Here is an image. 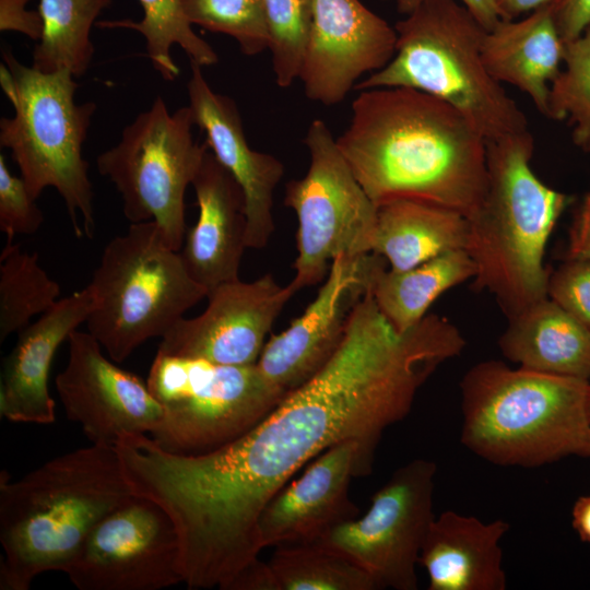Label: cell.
<instances>
[{
    "label": "cell",
    "instance_id": "obj_1",
    "mask_svg": "<svg viewBox=\"0 0 590 590\" xmlns=\"http://www.w3.org/2000/svg\"><path fill=\"white\" fill-rule=\"evenodd\" d=\"M456 353L451 332L437 317L400 332L367 292L326 365L235 440L181 456L145 434L119 439L132 491L162 507L175 526L182 582L227 590L259 558V517L292 476L342 440L376 450L384 432L410 413L420 388Z\"/></svg>",
    "mask_w": 590,
    "mask_h": 590
},
{
    "label": "cell",
    "instance_id": "obj_2",
    "mask_svg": "<svg viewBox=\"0 0 590 590\" xmlns=\"http://www.w3.org/2000/svg\"><path fill=\"white\" fill-rule=\"evenodd\" d=\"M357 92L337 144L374 204L416 200L469 217L486 189L485 138L461 113L425 92Z\"/></svg>",
    "mask_w": 590,
    "mask_h": 590
},
{
    "label": "cell",
    "instance_id": "obj_3",
    "mask_svg": "<svg viewBox=\"0 0 590 590\" xmlns=\"http://www.w3.org/2000/svg\"><path fill=\"white\" fill-rule=\"evenodd\" d=\"M134 495L113 445L72 450L13 482L2 471L0 589L27 590L43 573H64L91 530Z\"/></svg>",
    "mask_w": 590,
    "mask_h": 590
},
{
    "label": "cell",
    "instance_id": "obj_4",
    "mask_svg": "<svg viewBox=\"0 0 590 590\" xmlns=\"http://www.w3.org/2000/svg\"><path fill=\"white\" fill-rule=\"evenodd\" d=\"M533 152L529 130L486 141L485 193L467 217L472 286L493 295L508 319L547 297L545 246L569 202L534 174Z\"/></svg>",
    "mask_w": 590,
    "mask_h": 590
},
{
    "label": "cell",
    "instance_id": "obj_5",
    "mask_svg": "<svg viewBox=\"0 0 590 590\" xmlns=\"http://www.w3.org/2000/svg\"><path fill=\"white\" fill-rule=\"evenodd\" d=\"M461 442L494 464L534 468L587 457L589 380L484 361L462 377Z\"/></svg>",
    "mask_w": 590,
    "mask_h": 590
},
{
    "label": "cell",
    "instance_id": "obj_6",
    "mask_svg": "<svg viewBox=\"0 0 590 590\" xmlns=\"http://www.w3.org/2000/svg\"><path fill=\"white\" fill-rule=\"evenodd\" d=\"M396 54L354 90L410 87L461 113L486 141L528 130L521 108L485 67L487 32L457 0H423L397 22Z\"/></svg>",
    "mask_w": 590,
    "mask_h": 590
},
{
    "label": "cell",
    "instance_id": "obj_7",
    "mask_svg": "<svg viewBox=\"0 0 590 590\" xmlns=\"http://www.w3.org/2000/svg\"><path fill=\"white\" fill-rule=\"evenodd\" d=\"M0 84L13 106L0 119V145L10 151L31 194L51 187L61 196L76 237H93V186L83 145L96 104H76L78 84L67 70L44 73L2 48Z\"/></svg>",
    "mask_w": 590,
    "mask_h": 590
},
{
    "label": "cell",
    "instance_id": "obj_8",
    "mask_svg": "<svg viewBox=\"0 0 590 590\" xmlns=\"http://www.w3.org/2000/svg\"><path fill=\"white\" fill-rule=\"evenodd\" d=\"M86 286L93 298L87 332L115 363L162 338L208 295L153 221L131 223L110 239Z\"/></svg>",
    "mask_w": 590,
    "mask_h": 590
},
{
    "label": "cell",
    "instance_id": "obj_9",
    "mask_svg": "<svg viewBox=\"0 0 590 590\" xmlns=\"http://www.w3.org/2000/svg\"><path fill=\"white\" fill-rule=\"evenodd\" d=\"M146 385L162 408L149 437L175 455L198 456L240 437L262 421L286 392L257 365H217L157 352Z\"/></svg>",
    "mask_w": 590,
    "mask_h": 590
},
{
    "label": "cell",
    "instance_id": "obj_10",
    "mask_svg": "<svg viewBox=\"0 0 590 590\" xmlns=\"http://www.w3.org/2000/svg\"><path fill=\"white\" fill-rule=\"evenodd\" d=\"M189 105L170 113L157 96L122 130L119 142L101 153L96 167L116 187L130 223L155 222L180 250L187 225L185 193L209 150L192 133Z\"/></svg>",
    "mask_w": 590,
    "mask_h": 590
},
{
    "label": "cell",
    "instance_id": "obj_11",
    "mask_svg": "<svg viewBox=\"0 0 590 590\" xmlns=\"http://www.w3.org/2000/svg\"><path fill=\"white\" fill-rule=\"evenodd\" d=\"M304 143L308 169L288 181L284 193V204L298 221L295 275L290 282L296 292L323 281L338 256L371 252L378 211L324 121L312 120Z\"/></svg>",
    "mask_w": 590,
    "mask_h": 590
},
{
    "label": "cell",
    "instance_id": "obj_12",
    "mask_svg": "<svg viewBox=\"0 0 590 590\" xmlns=\"http://www.w3.org/2000/svg\"><path fill=\"white\" fill-rule=\"evenodd\" d=\"M436 471L430 460L408 462L374 494L364 516L335 527L317 542L359 566L379 589L416 590V565L435 519Z\"/></svg>",
    "mask_w": 590,
    "mask_h": 590
},
{
    "label": "cell",
    "instance_id": "obj_13",
    "mask_svg": "<svg viewBox=\"0 0 590 590\" xmlns=\"http://www.w3.org/2000/svg\"><path fill=\"white\" fill-rule=\"evenodd\" d=\"M80 590H158L182 582L175 526L153 500L134 495L88 533L64 570Z\"/></svg>",
    "mask_w": 590,
    "mask_h": 590
},
{
    "label": "cell",
    "instance_id": "obj_14",
    "mask_svg": "<svg viewBox=\"0 0 590 590\" xmlns=\"http://www.w3.org/2000/svg\"><path fill=\"white\" fill-rule=\"evenodd\" d=\"M384 263L374 252L333 259L314 300L266 342L256 363L260 373L286 393L310 379L341 345L355 305Z\"/></svg>",
    "mask_w": 590,
    "mask_h": 590
},
{
    "label": "cell",
    "instance_id": "obj_15",
    "mask_svg": "<svg viewBox=\"0 0 590 590\" xmlns=\"http://www.w3.org/2000/svg\"><path fill=\"white\" fill-rule=\"evenodd\" d=\"M295 288L267 273L255 281L222 283L208 295L205 310L182 317L162 338L157 352L217 365L257 363L266 338Z\"/></svg>",
    "mask_w": 590,
    "mask_h": 590
},
{
    "label": "cell",
    "instance_id": "obj_16",
    "mask_svg": "<svg viewBox=\"0 0 590 590\" xmlns=\"http://www.w3.org/2000/svg\"><path fill=\"white\" fill-rule=\"evenodd\" d=\"M69 358L55 379L68 418L92 444L113 445L123 436L149 435L162 408L146 382L109 361L87 331H73Z\"/></svg>",
    "mask_w": 590,
    "mask_h": 590
},
{
    "label": "cell",
    "instance_id": "obj_17",
    "mask_svg": "<svg viewBox=\"0 0 590 590\" xmlns=\"http://www.w3.org/2000/svg\"><path fill=\"white\" fill-rule=\"evenodd\" d=\"M397 32L359 0H312L309 37L299 72L305 95L341 103L359 79L396 54Z\"/></svg>",
    "mask_w": 590,
    "mask_h": 590
},
{
    "label": "cell",
    "instance_id": "obj_18",
    "mask_svg": "<svg viewBox=\"0 0 590 590\" xmlns=\"http://www.w3.org/2000/svg\"><path fill=\"white\" fill-rule=\"evenodd\" d=\"M375 450L357 439L342 440L316 457L263 508L258 520L262 547L316 542L359 516L350 497L354 476L371 471Z\"/></svg>",
    "mask_w": 590,
    "mask_h": 590
},
{
    "label": "cell",
    "instance_id": "obj_19",
    "mask_svg": "<svg viewBox=\"0 0 590 590\" xmlns=\"http://www.w3.org/2000/svg\"><path fill=\"white\" fill-rule=\"evenodd\" d=\"M187 94L209 150L244 193L247 248L261 249L274 231L273 193L284 175V165L278 157L249 146L236 103L213 91L202 67L192 61Z\"/></svg>",
    "mask_w": 590,
    "mask_h": 590
},
{
    "label": "cell",
    "instance_id": "obj_20",
    "mask_svg": "<svg viewBox=\"0 0 590 590\" xmlns=\"http://www.w3.org/2000/svg\"><path fill=\"white\" fill-rule=\"evenodd\" d=\"M93 309L87 286L59 299L52 307L19 332L12 351L3 358L0 413L14 423L55 422V400L48 377L61 343L86 322Z\"/></svg>",
    "mask_w": 590,
    "mask_h": 590
},
{
    "label": "cell",
    "instance_id": "obj_21",
    "mask_svg": "<svg viewBox=\"0 0 590 590\" xmlns=\"http://www.w3.org/2000/svg\"><path fill=\"white\" fill-rule=\"evenodd\" d=\"M198 220L187 228L179 250L191 278L208 293L239 279L246 245L244 193L229 172L208 150L192 181Z\"/></svg>",
    "mask_w": 590,
    "mask_h": 590
},
{
    "label": "cell",
    "instance_id": "obj_22",
    "mask_svg": "<svg viewBox=\"0 0 590 590\" xmlns=\"http://www.w3.org/2000/svg\"><path fill=\"white\" fill-rule=\"evenodd\" d=\"M510 524L502 519L483 522L447 510L433 520L420 554L429 590H505L499 545Z\"/></svg>",
    "mask_w": 590,
    "mask_h": 590
},
{
    "label": "cell",
    "instance_id": "obj_23",
    "mask_svg": "<svg viewBox=\"0 0 590 590\" xmlns=\"http://www.w3.org/2000/svg\"><path fill=\"white\" fill-rule=\"evenodd\" d=\"M564 47L548 1L520 21L500 20L487 31L482 57L495 80L527 94L547 118L550 86L562 70Z\"/></svg>",
    "mask_w": 590,
    "mask_h": 590
},
{
    "label": "cell",
    "instance_id": "obj_24",
    "mask_svg": "<svg viewBox=\"0 0 590 590\" xmlns=\"http://www.w3.org/2000/svg\"><path fill=\"white\" fill-rule=\"evenodd\" d=\"M498 345L524 369L590 378V330L548 296L508 319Z\"/></svg>",
    "mask_w": 590,
    "mask_h": 590
},
{
    "label": "cell",
    "instance_id": "obj_25",
    "mask_svg": "<svg viewBox=\"0 0 590 590\" xmlns=\"http://www.w3.org/2000/svg\"><path fill=\"white\" fill-rule=\"evenodd\" d=\"M468 219L441 205L396 200L378 206L371 252L405 270L444 252L464 249Z\"/></svg>",
    "mask_w": 590,
    "mask_h": 590
},
{
    "label": "cell",
    "instance_id": "obj_26",
    "mask_svg": "<svg viewBox=\"0 0 590 590\" xmlns=\"http://www.w3.org/2000/svg\"><path fill=\"white\" fill-rule=\"evenodd\" d=\"M359 566L320 542L278 546L268 563L244 568L227 590H376Z\"/></svg>",
    "mask_w": 590,
    "mask_h": 590
},
{
    "label": "cell",
    "instance_id": "obj_27",
    "mask_svg": "<svg viewBox=\"0 0 590 590\" xmlns=\"http://www.w3.org/2000/svg\"><path fill=\"white\" fill-rule=\"evenodd\" d=\"M476 271L468 251L456 249L405 270L387 269L384 263L369 292L384 317L403 332L418 323L442 293L473 279Z\"/></svg>",
    "mask_w": 590,
    "mask_h": 590
},
{
    "label": "cell",
    "instance_id": "obj_28",
    "mask_svg": "<svg viewBox=\"0 0 590 590\" xmlns=\"http://www.w3.org/2000/svg\"><path fill=\"white\" fill-rule=\"evenodd\" d=\"M111 0H39L43 22L33 50L32 67L44 73L69 71L85 74L94 56L93 25Z\"/></svg>",
    "mask_w": 590,
    "mask_h": 590
},
{
    "label": "cell",
    "instance_id": "obj_29",
    "mask_svg": "<svg viewBox=\"0 0 590 590\" xmlns=\"http://www.w3.org/2000/svg\"><path fill=\"white\" fill-rule=\"evenodd\" d=\"M138 1L143 9L141 21H102L96 25L104 28H128L140 33L145 40L148 57L153 68L166 81H174L180 72L172 57L174 46H179L190 61L201 67L217 63L216 51L192 30V25L186 19L181 0Z\"/></svg>",
    "mask_w": 590,
    "mask_h": 590
},
{
    "label": "cell",
    "instance_id": "obj_30",
    "mask_svg": "<svg viewBox=\"0 0 590 590\" xmlns=\"http://www.w3.org/2000/svg\"><path fill=\"white\" fill-rule=\"evenodd\" d=\"M59 296V284L40 267L37 253L5 241L0 256V343L47 311Z\"/></svg>",
    "mask_w": 590,
    "mask_h": 590
},
{
    "label": "cell",
    "instance_id": "obj_31",
    "mask_svg": "<svg viewBox=\"0 0 590 590\" xmlns=\"http://www.w3.org/2000/svg\"><path fill=\"white\" fill-rule=\"evenodd\" d=\"M547 118H567L577 146L590 138V25L565 42L562 70L550 86Z\"/></svg>",
    "mask_w": 590,
    "mask_h": 590
},
{
    "label": "cell",
    "instance_id": "obj_32",
    "mask_svg": "<svg viewBox=\"0 0 590 590\" xmlns=\"http://www.w3.org/2000/svg\"><path fill=\"white\" fill-rule=\"evenodd\" d=\"M186 19L212 33L231 36L249 57L269 49L263 0H181Z\"/></svg>",
    "mask_w": 590,
    "mask_h": 590
},
{
    "label": "cell",
    "instance_id": "obj_33",
    "mask_svg": "<svg viewBox=\"0 0 590 590\" xmlns=\"http://www.w3.org/2000/svg\"><path fill=\"white\" fill-rule=\"evenodd\" d=\"M275 83L290 87L297 79L309 37L312 0H263Z\"/></svg>",
    "mask_w": 590,
    "mask_h": 590
},
{
    "label": "cell",
    "instance_id": "obj_34",
    "mask_svg": "<svg viewBox=\"0 0 590 590\" xmlns=\"http://www.w3.org/2000/svg\"><path fill=\"white\" fill-rule=\"evenodd\" d=\"M44 222L36 199L28 191L22 177L13 175L0 155V229L7 241L16 235L35 234Z\"/></svg>",
    "mask_w": 590,
    "mask_h": 590
},
{
    "label": "cell",
    "instance_id": "obj_35",
    "mask_svg": "<svg viewBox=\"0 0 590 590\" xmlns=\"http://www.w3.org/2000/svg\"><path fill=\"white\" fill-rule=\"evenodd\" d=\"M547 296L590 330V259H570L550 274Z\"/></svg>",
    "mask_w": 590,
    "mask_h": 590
},
{
    "label": "cell",
    "instance_id": "obj_36",
    "mask_svg": "<svg viewBox=\"0 0 590 590\" xmlns=\"http://www.w3.org/2000/svg\"><path fill=\"white\" fill-rule=\"evenodd\" d=\"M550 4L564 42L580 36L590 25V0H550Z\"/></svg>",
    "mask_w": 590,
    "mask_h": 590
},
{
    "label": "cell",
    "instance_id": "obj_37",
    "mask_svg": "<svg viewBox=\"0 0 590 590\" xmlns=\"http://www.w3.org/2000/svg\"><path fill=\"white\" fill-rule=\"evenodd\" d=\"M28 1L0 0V31L17 32L38 42L43 22L38 11L26 9Z\"/></svg>",
    "mask_w": 590,
    "mask_h": 590
},
{
    "label": "cell",
    "instance_id": "obj_38",
    "mask_svg": "<svg viewBox=\"0 0 590 590\" xmlns=\"http://www.w3.org/2000/svg\"><path fill=\"white\" fill-rule=\"evenodd\" d=\"M565 258L590 259V192L583 197L574 212Z\"/></svg>",
    "mask_w": 590,
    "mask_h": 590
},
{
    "label": "cell",
    "instance_id": "obj_39",
    "mask_svg": "<svg viewBox=\"0 0 590 590\" xmlns=\"http://www.w3.org/2000/svg\"><path fill=\"white\" fill-rule=\"evenodd\" d=\"M423 0H396L397 10L403 15L411 13ZM486 30L491 31L502 20L494 0H459Z\"/></svg>",
    "mask_w": 590,
    "mask_h": 590
},
{
    "label": "cell",
    "instance_id": "obj_40",
    "mask_svg": "<svg viewBox=\"0 0 590 590\" xmlns=\"http://www.w3.org/2000/svg\"><path fill=\"white\" fill-rule=\"evenodd\" d=\"M502 20H515L520 14L530 13L550 0H494Z\"/></svg>",
    "mask_w": 590,
    "mask_h": 590
},
{
    "label": "cell",
    "instance_id": "obj_41",
    "mask_svg": "<svg viewBox=\"0 0 590 590\" xmlns=\"http://www.w3.org/2000/svg\"><path fill=\"white\" fill-rule=\"evenodd\" d=\"M573 527L581 541L590 543V495L576 500L573 508Z\"/></svg>",
    "mask_w": 590,
    "mask_h": 590
},
{
    "label": "cell",
    "instance_id": "obj_42",
    "mask_svg": "<svg viewBox=\"0 0 590 590\" xmlns=\"http://www.w3.org/2000/svg\"><path fill=\"white\" fill-rule=\"evenodd\" d=\"M582 151L590 153V138L586 140L580 146Z\"/></svg>",
    "mask_w": 590,
    "mask_h": 590
},
{
    "label": "cell",
    "instance_id": "obj_43",
    "mask_svg": "<svg viewBox=\"0 0 590 590\" xmlns=\"http://www.w3.org/2000/svg\"><path fill=\"white\" fill-rule=\"evenodd\" d=\"M587 457L590 458V437H589V446H588V453Z\"/></svg>",
    "mask_w": 590,
    "mask_h": 590
},
{
    "label": "cell",
    "instance_id": "obj_44",
    "mask_svg": "<svg viewBox=\"0 0 590 590\" xmlns=\"http://www.w3.org/2000/svg\"><path fill=\"white\" fill-rule=\"evenodd\" d=\"M589 413H590V396H589Z\"/></svg>",
    "mask_w": 590,
    "mask_h": 590
}]
</instances>
